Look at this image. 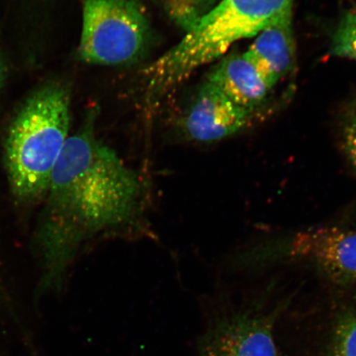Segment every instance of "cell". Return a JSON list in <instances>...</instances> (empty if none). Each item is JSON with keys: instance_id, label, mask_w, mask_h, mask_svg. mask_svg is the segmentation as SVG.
Masks as SVG:
<instances>
[{"instance_id": "cell-2", "label": "cell", "mask_w": 356, "mask_h": 356, "mask_svg": "<svg viewBox=\"0 0 356 356\" xmlns=\"http://www.w3.org/2000/svg\"><path fill=\"white\" fill-rule=\"evenodd\" d=\"M70 127V93L60 84L40 88L22 105L4 144V166L17 202L33 204L46 197Z\"/></svg>"}, {"instance_id": "cell-12", "label": "cell", "mask_w": 356, "mask_h": 356, "mask_svg": "<svg viewBox=\"0 0 356 356\" xmlns=\"http://www.w3.org/2000/svg\"><path fill=\"white\" fill-rule=\"evenodd\" d=\"M333 55L356 60V10L342 17L332 39Z\"/></svg>"}, {"instance_id": "cell-6", "label": "cell", "mask_w": 356, "mask_h": 356, "mask_svg": "<svg viewBox=\"0 0 356 356\" xmlns=\"http://www.w3.org/2000/svg\"><path fill=\"white\" fill-rule=\"evenodd\" d=\"M273 246L260 252L269 258L284 257L308 261L337 284L356 282V230L312 229Z\"/></svg>"}, {"instance_id": "cell-1", "label": "cell", "mask_w": 356, "mask_h": 356, "mask_svg": "<svg viewBox=\"0 0 356 356\" xmlns=\"http://www.w3.org/2000/svg\"><path fill=\"white\" fill-rule=\"evenodd\" d=\"M92 119L67 139L43 200L33 243L42 291L60 289L84 244L132 225L140 211V178L97 139Z\"/></svg>"}, {"instance_id": "cell-11", "label": "cell", "mask_w": 356, "mask_h": 356, "mask_svg": "<svg viewBox=\"0 0 356 356\" xmlns=\"http://www.w3.org/2000/svg\"><path fill=\"white\" fill-rule=\"evenodd\" d=\"M160 2L168 17L188 33L212 10L216 0H160Z\"/></svg>"}, {"instance_id": "cell-5", "label": "cell", "mask_w": 356, "mask_h": 356, "mask_svg": "<svg viewBox=\"0 0 356 356\" xmlns=\"http://www.w3.org/2000/svg\"><path fill=\"white\" fill-rule=\"evenodd\" d=\"M282 307L258 305L212 320L199 338L200 356H278L275 328Z\"/></svg>"}, {"instance_id": "cell-14", "label": "cell", "mask_w": 356, "mask_h": 356, "mask_svg": "<svg viewBox=\"0 0 356 356\" xmlns=\"http://www.w3.org/2000/svg\"><path fill=\"white\" fill-rule=\"evenodd\" d=\"M7 75V67L6 61L3 59L1 55H0V90L3 86L4 82H6Z\"/></svg>"}, {"instance_id": "cell-3", "label": "cell", "mask_w": 356, "mask_h": 356, "mask_svg": "<svg viewBox=\"0 0 356 356\" xmlns=\"http://www.w3.org/2000/svg\"><path fill=\"white\" fill-rule=\"evenodd\" d=\"M292 6L293 0H222L145 70L149 99L165 96L199 67L219 59L239 40L255 37Z\"/></svg>"}, {"instance_id": "cell-8", "label": "cell", "mask_w": 356, "mask_h": 356, "mask_svg": "<svg viewBox=\"0 0 356 356\" xmlns=\"http://www.w3.org/2000/svg\"><path fill=\"white\" fill-rule=\"evenodd\" d=\"M244 54L270 89L291 73L296 65L292 8L262 30Z\"/></svg>"}, {"instance_id": "cell-7", "label": "cell", "mask_w": 356, "mask_h": 356, "mask_svg": "<svg viewBox=\"0 0 356 356\" xmlns=\"http://www.w3.org/2000/svg\"><path fill=\"white\" fill-rule=\"evenodd\" d=\"M252 113L206 81L186 113L182 131L191 140L211 143L243 130L250 124Z\"/></svg>"}, {"instance_id": "cell-9", "label": "cell", "mask_w": 356, "mask_h": 356, "mask_svg": "<svg viewBox=\"0 0 356 356\" xmlns=\"http://www.w3.org/2000/svg\"><path fill=\"white\" fill-rule=\"evenodd\" d=\"M211 83L242 108L254 111L264 104L270 88L245 54L224 58L207 77Z\"/></svg>"}, {"instance_id": "cell-13", "label": "cell", "mask_w": 356, "mask_h": 356, "mask_svg": "<svg viewBox=\"0 0 356 356\" xmlns=\"http://www.w3.org/2000/svg\"><path fill=\"white\" fill-rule=\"evenodd\" d=\"M343 147L347 159L356 170V118L345 127Z\"/></svg>"}, {"instance_id": "cell-10", "label": "cell", "mask_w": 356, "mask_h": 356, "mask_svg": "<svg viewBox=\"0 0 356 356\" xmlns=\"http://www.w3.org/2000/svg\"><path fill=\"white\" fill-rule=\"evenodd\" d=\"M323 330L314 356H356V302L338 306Z\"/></svg>"}, {"instance_id": "cell-4", "label": "cell", "mask_w": 356, "mask_h": 356, "mask_svg": "<svg viewBox=\"0 0 356 356\" xmlns=\"http://www.w3.org/2000/svg\"><path fill=\"white\" fill-rule=\"evenodd\" d=\"M149 38L148 19L136 0L84 1L79 56L87 63H130L143 54Z\"/></svg>"}]
</instances>
